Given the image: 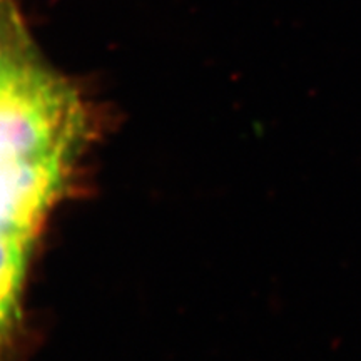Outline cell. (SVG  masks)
I'll return each mask as SVG.
<instances>
[{
	"instance_id": "obj_1",
	"label": "cell",
	"mask_w": 361,
	"mask_h": 361,
	"mask_svg": "<svg viewBox=\"0 0 361 361\" xmlns=\"http://www.w3.org/2000/svg\"><path fill=\"white\" fill-rule=\"evenodd\" d=\"M80 128L78 94L40 64L0 90V162L71 156Z\"/></svg>"
},
{
	"instance_id": "obj_2",
	"label": "cell",
	"mask_w": 361,
	"mask_h": 361,
	"mask_svg": "<svg viewBox=\"0 0 361 361\" xmlns=\"http://www.w3.org/2000/svg\"><path fill=\"white\" fill-rule=\"evenodd\" d=\"M71 156L0 162V234L34 236L64 188Z\"/></svg>"
},
{
	"instance_id": "obj_3",
	"label": "cell",
	"mask_w": 361,
	"mask_h": 361,
	"mask_svg": "<svg viewBox=\"0 0 361 361\" xmlns=\"http://www.w3.org/2000/svg\"><path fill=\"white\" fill-rule=\"evenodd\" d=\"M32 236L0 234V361L8 348Z\"/></svg>"
},
{
	"instance_id": "obj_4",
	"label": "cell",
	"mask_w": 361,
	"mask_h": 361,
	"mask_svg": "<svg viewBox=\"0 0 361 361\" xmlns=\"http://www.w3.org/2000/svg\"><path fill=\"white\" fill-rule=\"evenodd\" d=\"M16 0H0V90L39 66Z\"/></svg>"
}]
</instances>
